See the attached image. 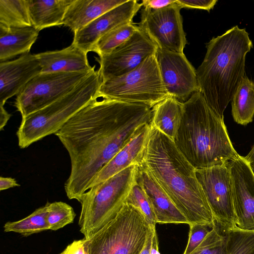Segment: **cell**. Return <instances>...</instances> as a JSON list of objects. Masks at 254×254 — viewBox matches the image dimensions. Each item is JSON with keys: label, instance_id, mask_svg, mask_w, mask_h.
Here are the masks:
<instances>
[{"label": "cell", "instance_id": "1", "mask_svg": "<svg viewBox=\"0 0 254 254\" xmlns=\"http://www.w3.org/2000/svg\"><path fill=\"white\" fill-rule=\"evenodd\" d=\"M98 99L79 110L55 134L70 158V172L64 184L69 199L78 201L102 168L151 122L152 109L148 106Z\"/></svg>", "mask_w": 254, "mask_h": 254}, {"label": "cell", "instance_id": "2", "mask_svg": "<svg viewBox=\"0 0 254 254\" xmlns=\"http://www.w3.org/2000/svg\"><path fill=\"white\" fill-rule=\"evenodd\" d=\"M156 181L188 225L212 228L214 216L196 175V169L176 147L174 141L151 126L148 141L139 164Z\"/></svg>", "mask_w": 254, "mask_h": 254}, {"label": "cell", "instance_id": "3", "mask_svg": "<svg viewBox=\"0 0 254 254\" xmlns=\"http://www.w3.org/2000/svg\"><path fill=\"white\" fill-rule=\"evenodd\" d=\"M253 47L245 28L234 26L213 37L196 70L199 91L207 104L219 117L224 112L245 75L246 55Z\"/></svg>", "mask_w": 254, "mask_h": 254}, {"label": "cell", "instance_id": "4", "mask_svg": "<svg viewBox=\"0 0 254 254\" xmlns=\"http://www.w3.org/2000/svg\"><path fill=\"white\" fill-rule=\"evenodd\" d=\"M183 114L174 143L196 169L227 164L239 154L218 117L200 92L183 103Z\"/></svg>", "mask_w": 254, "mask_h": 254}, {"label": "cell", "instance_id": "5", "mask_svg": "<svg viewBox=\"0 0 254 254\" xmlns=\"http://www.w3.org/2000/svg\"><path fill=\"white\" fill-rule=\"evenodd\" d=\"M102 82L95 68L66 95L22 118L16 132L18 146L25 148L52 134H55L75 114L92 100L100 98Z\"/></svg>", "mask_w": 254, "mask_h": 254}, {"label": "cell", "instance_id": "6", "mask_svg": "<svg viewBox=\"0 0 254 254\" xmlns=\"http://www.w3.org/2000/svg\"><path fill=\"white\" fill-rule=\"evenodd\" d=\"M139 165H133L90 188L78 201L81 206L80 232L90 239L112 220L136 182Z\"/></svg>", "mask_w": 254, "mask_h": 254}, {"label": "cell", "instance_id": "7", "mask_svg": "<svg viewBox=\"0 0 254 254\" xmlns=\"http://www.w3.org/2000/svg\"><path fill=\"white\" fill-rule=\"evenodd\" d=\"M151 228L139 209L125 202L112 220L87 239L89 254H140Z\"/></svg>", "mask_w": 254, "mask_h": 254}, {"label": "cell", "instance_id": "8", "mask_svg": "<svg viewBox=\"0 0 254 254\" xmlns=\"http://www.w3.org/2000/svg\"><path fill=\"white\" fill-rule=\"evenodd\" d=\"M156 53L129 72L102 81L99 98L143 104L152 108L169 97L161 77Z\"/></svg>", "mask_w": 254, "mask_h": 254}, {"label": "cell", "instance_id": "9", "mask_svg": "<svg viewBox=\"0 0 254 254\" xmlns=\"http://www.w3.org/2000/svg\"><path fill=\"white\" fill-rule=\"evenodd\" d=\"M94 66L92 70L95 67ZM41 73L16 95L14 106L25 117L70 92L92 71Z\"/></svg>", "mask_w": 254, "mask_h": 254}, {"label": "cell", "instance_id": "10", "mask_svg": "<svg viewBox=\"0 0 254 254\" xmlns=\"http://www.w3.org/2000/svg\"><path fill=\"white\" fill-rule=\"evenodd\" d=\"M196 175L220 231L224 234L235 227L232 179L228 163L196 169Z\"/></svg>", "mask_w": 254, "mask_h": 254}, {"label": "cell", "instance_id": "11", "mask_svg": "<svg viewBox=\"0 0 254 254\" xmlns=\"http://www.w3.org/2000/svg\"><path fill=\"white\" fill-rule=\"evenodd\" d=\"M181 9L175 2L159 10L143 8L138 26L158 48L184 53L187 39Z\"/></svg>", "mask_w": 254, "mask_h": 254}, {"label": "cell", "instance_id": "12", "mask_svg": "<svg viewBox=\"0 0 254 254\" xmlns=\"http://www.w3.org/2000/svg\"><path fill=\"white\" fill-rule=\"evenodd\" d=\"M158 48L139 28L127 41L110 54L96 58L102 81L122 76L133 70Z\"/></svg>", "mask_w": 254, "mask_h": 254}, {"label": "cell", "instance_id": "13", "mask_svg": "<svg viewBox=\"0 0 254 254\" xmlns=\"http://www.w3.org/2000/svg\"><path fill=\"white\" fill-rule=\"evenodd\" d=\"M156 59L162 80L169 96L182 103L200 92L196 70L184 53L157 49Z\"/></svg>", "mask_w": 254, "mask_h": 254}, {"label": "cell", "instance_id": "14", "mask_svg": "<svg viewBox=\"0 0 254 254\" xmlns=\"http://www.w3.org/2000/svg\"><path fill=\"white\" fill-rule=\"evenodd\" d=\"M231 173L236 227L254 231V174L239 154L228 162Z\"/></svg>", "mask_w": 254, "mask_h": 254}, {"label": "cell", "instance_id": "15", "mask_svg": "<svg viewBox=\"0 0 254 254\" xmlns=\"http://www.w3.org/2000/svg\"><path fill=\"white\" fill-rule=\"evenodd\" d=\"M141 7L138 0H127L74 33L72 44L87 54L93 52L97 41L106 33L119 26L133 22Z\"/></svg>", "mask_w": 254, "mask_h": 254}, {"label": "cell", "instance_id": "16", "mask_svg": "<svg viewBox=\"0 0 254 254\" xmlns=\"http://www.w3.org/2000/svg\"><path fill=\"white\" fill-rule=\"evenodd\" d=\"M42 72L36 54L27 53L18 58L0 63V107L17 95L35 77Z\"/></svg>", "mask_w": 254, "mask_h": 254}, {"label": "cell", "instance_id": "17", "mask_svg": "<svg viewBox=\"0 0 254 254\" xmlns=\"http://www.w3.org/2000/svg\"><path fill=\"white\" fill-rule=\"evenodd\" d=\"M151 123L144 125L122 149H121L97 174L89 188L94 186L133 165H139L148 141Z\"/></svg>", "mask_w": 254, "mask_h": 254}, {"label": "cell", "instance_id": "18", "mask_svg": "<svg viewBox=\"0 0 254 254\" xmlns=\"http://www.w3.org/2000/svg\"><path fill=\"white\" fill-rule=\"evenodd\" d=\"M136 182L142 187L151 203L158 224H187L188 221L154 178L139 165Z\"/></svg>", "mask_w": 254, "mask_h": 254}, {"label": "cell", "instance_id": "19", "mask_svg": "<svg viewBox=\"0 0 254 254\" xmlns=\"http://www.w3.org/2000/svg\"><path fill=\"white\" fill-rule=\"evenodd\" d=\"M36 56L41 73L90 71L94 66L89 64L87 54L72 44L62 50L40 53Z\"/></svg>", "mask_w": 254, "mask_h": 254}, {"label": "cell", "instance_id": "20", "mask_svg": "<svg viewBox=\"0 0 254 254\" xmlns=\"http://www.w3.org/2000/svg\"><path fill=\"white\" fill-rule=\"evenodd\" d=\"M127 0H73L67 9L63 25L73 33Z\"/></svg>", "mask_w": 254, "mask_h": 254}, {"label": "cell", "instance_id": "21", "mask_svg": "<svg viewBox=\"0 0 254 254\" xmlns=\"http://www.w3.org/2000/svg\"><path fill=\"white\" fill-rule=\"evenodd\" d=\"M40 31L33 26L0 27V63L29 53Z\"/></svg>", "mask_w": 254, "mask_h": 254}, {"label": "cell", "instance_id": "22", "mask_svg": "<svg viewBox=\"0 0 254 254\" xmlns=\"http://www.w3.org/2000/svg\"><path fill=\"white\" fill-rule=\"evenodd\" d=\"M73 0H28L32 26L41 30L63 25L67 8Z\"/></svg>", "mask_w": 254, "mask_h": 254}, {"label": "cell", "instance_id": "23", "mask_svg": "<svg viewBox=\"0 0 254 254\" xmlns=\"http://www.w3.org/2000/svg\"><path fill=\"white\" fill-rule=\"evenodd\" d=\"M151 126L174 141L183 114V103L169 96L152 108Z\"/></svg>", "mask_w": 254, "mask_h": 254}, {"label": "cell", "instance_id": "24", "mask_svg": "<svg viewBox=\"0 0 254 254\" xmlns=\"http://www.w3.org/2000/svg\"><path fill=\"white\" fill-rule=\"evenodd\" d=\"M234 121L242 125L252 122L254 116V82L245 76L238 85L231 101Z\"/></svg>", "mask_w": 254, "mask_h": 254}, {"label": "cell", "instance_id": "25", "mask_svg": "<svg viewBox=\"0 0 254 254\" xmlns=\"http://www.w3.org/2000/svg\"><path fill=\"white\" fill-rule=\"evenodd\" d=\"M32 26L28 0H0V27Z\"/></svg>", "mask_w": 254, "mask_h": 254}, {"label": "cell", "instance_id": "26", "mask_svg": "<svg viewBox=\"0 0 254 254\" xmlns=\"http://www.w3.org/2000/svg\"><path fill=\"white\" fill-rule=\"evenodd\" d=\"M47 204L36 209L27 217L16 221L7 222L3 226L5 232H14L23 236L49 230L47 221Z\"/></svg>", "mask_w": 254, "mask_h": 254}, {"label": "cell", "instance_id": "27", "mask_svg": "<svg viewBox=\"0 0 254 254\" xmlns=\"http://www.w3.org/2000/svg\"><path fill=\"white\" fill-rule=\"evenodd\" d=\"M133 22L119 26L102 36L94 47L93 52L99 57L110 54L127 41L138 29Z\"/></svg>", "mask_w": 254, "mask_h": 254}, {"label": "cell", "instance_id": "28", "mask_svg": "<svg viewBox=\"0 0 254 254\" xmlns=\"http://www.w3.org/2000/svg\"><path fill=\"white\" fill-rule=\"evenodd\" d=\"M224 234V254H254V231L243 230L235 227Z\"/></svg>", "mask_w": 254, "mask_h": 254}, {"label": "cell", "instance_id": "29", "mask_svg": "<svg viewBox=\"0 0 254 254\" xmlns=\"http://www.w3.org/2000/svg\"><path fill=\"white\" fill-rule=\"evenodd\" d=\"M46 203L49 230L57 231L73 223L76 214L70 205L62 201Z\"/></svg>", "mask_w": 254, "mask_h": 254}, {"label": "cell", "instance_id": "30", "mask_svg": "<svg viewBox=\"0 0 254 254\" xmlns=\"http://www.w3.org/2000/svg\"><path fill=\"white\" fill-rule=\"evenodd\" d=\"M125 202L139 209L150 227H155L157 223L151 203L146 192L137 182L132 188Z\"/></svg>", "mask_w": 254, "mask_h": 254}, {"label": "cell", "instance_id": "31", "mask_svg": "<svg viewBox=\"0 0 254 254\" xmlns=\"http://www.w3.org/2000/svg\"><path fill=\"white\" fill-rule=\"evenodd\" d=\"M225 236L216 224L202 243L190 254H224Z\"/></svg>", "mask_w": 254, "mask_h": 254}, {"label": "cell", "instance_id": "32", "mask_svg": "<svg viewBox=\"0 0 254 254\" xmlns=\"http://www.w3.org/2000/svg\"><path fill=\"white\" fill-rule=\"evenodd\" d=\"M211 228L208 226L199 224L190 225L189 239L183 254H190L204 240L209 233Z\"/></svg>", "mask_w": 254, "mask_h": 254}, {"label": "cell", "instance_id": "33", "mask_svg": "<svg viewBox=\"0 0 254 254\" xmlns=\"http://www.w3.org/2000/svg\"><path fill=\"white\" fill-rule=\"evenodd\" d=\"M182 8L200 9L208 11L213 9L217 0H175Z\"/></svg>", "mask_w": 254, "mask_h": 254}, {"label": "cell", "instance_id": "34", "mask_svg": "<svg viewBox=\"0 0 254 254\" xmlns=\"http://www.w3.org/2000/svg\"><path fill=\"white\" fill-rule=\"evenodd\" d=\"M60 254H89L87 239L83 238L73 241Z\"/></svg>", "mask_w": 254, "mask_h": 254}, {"label": "cell", "instance_id": "35", "mask_svg": "<svg viewBox=\"0 0 254 254\" xmlns=\"http://www.w3.org/2000/svg\"><path fill=\"white\" fill-rule=\"evenodd\" d=\"M155 228H151L145 245L140 254H160L158 249V238L156 236L152 238Z\"/></svg>", "mask_w": 254, "mask_h": 254}, {"label": "cell", "instance_id": "36", "mask_svg": "<svg viewBox=\"0 0 254 254\" xmlns=\"http://www.w3.org/2000/svg\"><path fill=\"white\" fill-rule=\"evenodd\" d=\"M175 2V0H143L141 3L145 9L156 10L172 4Z\"/></svg>", "mask_w": 254, "mask_h": 254}, {"label": "cell", "instance_id": "37", "mask_svg": "<svg viewBox=\"0 0 254 254\" xmlns=\"http://www.w3.org/2000/svg\"><path fill=\"white\" fill-rule=\"evenodd\" d=\"M20 185L13 178L10 177L0 178V190H3L15 187H19Z\"/></svg>", "mask_w": 254, "mask_h": 254}, {"label": "cell", "instance_id": "38", "mask_svg": "<svg viewBox=\"0 0 254 254\" xmlns=\"http://www.w3.org/2000/svg\"><path fill=\"white\" fill-rule=\"evenodd\" d=\"M11 115L9 114L4 107H0V130L3 129L9 120Z\"/></svg>", "mask_w": 254, "mask_h": 254}, {"label": "cell", "instance_id": "39", "mask_svg": "<svg viewBox=\"0 0 254 254\" xmlns=\"http://www.w3.org/2000/svg\"><path fill=\"white\" fill-rule=\"evenodd\" d=\"M244 157L254 174V145L248 154Z\"/></svg>", "mask_w": 254, "mask_h": 254}]
</instances>
